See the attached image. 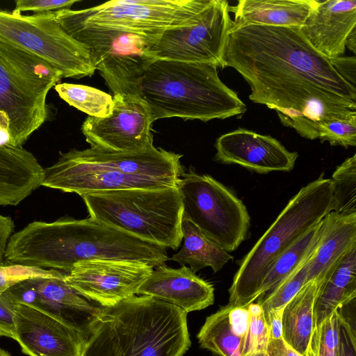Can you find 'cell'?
Wrapping results in <instances>:
<instances>
[{
  "instance_id": "cell-33",
  "label": "cell",
  "mask_w": 356,
  "mask_h": 356,
  "mask_svg": "<svg viewBox=\"0 0 356 356\" xmlns=\"http://www.w3.org/2000/svg\"><path fill=\"white\" fill-rule=\"evenodd\" d=\"M311 256L273 290L257 299L264 314L271 309L284 308L307 284Z\"/></svg>"
},
{
  "instance_id": "cell-14",
  "label": "cell",
  "mask_w": 356,
  "mask_h": 356,
  "mask_svg": "<svg viewBox=\"0 0 356 356\" xmlns=\"http://www.w3.org/2000/svg\"><path fill=\"white\" fill-rule=\"evenodd\" d=\"M111 115L88 116L81 131L90 147L112 152H131L153 145L149 108L138 96L114 95Z\"/></svg>"
},
{
  "instance_id": "cell-13",
  "label": "cell",
  "mask_w": 356,
  "mask_h": 356,
  "mask_svg": "<svg viewBox=\"0 0 356 356\" xmlns=\"http://www.w3.org/2000/svg\"><path fill=\"white\" fill-rule=\"evenodd\" d=\"M66 273L54 277L26 279L6 291L15 302L56 319L79 333L86 341L104 307L92 304L67 284Z\"/></svg>"
},
{
  "instance_id": "cell-28",
  "label": "cell",
  "mask_w": 356,
  "mask_h": 356,
  "mask_svg": "<svg viewBox=\"0 0 356 356\" xmlns=\"http://www.w3.org/2000/svg\"><path fill=\"white\" fill-rule=\"evenodd\" d=\"M321 226V221L301 235L276 259L263 281L258 298L273 290L312 254Z\"/></svg>"
},
{
  "instance_id": "cell-40",
  "label": "cell",
  "mask_w": 356,
  "mask_h": 356,
  "mask_svg": "<svg viewBox=\"0 0 356 356\" xmlns=\"http://www.w3.org/2000/svg\"><path fill=\"white\" fill-rule=\"evenodd\" d=\"M330 60L337 72L344 79L355 86V56H339Z\"/></svg>"
},
{
  "instance_id": "cell-25",
  "label": "cell",
  "mask_w": 356,
  "mask_h": 356,
  "mask_svg": "<svg viewBox=\"0 0 356 356\" xmlns=\"http://www.w3.org/2000/svg\"><path fill=\"white\" fill-rule=\"evenodd\" d=\"M355 298L356 243L338 260L320 283L314 305V328L337 309Z\"/></svg>"
},
{
  "instance_id": "cell-11",
  "label": "cell",
  "mask_w": 356,
  "mask_h": 356,
  "mask_svg": "<svg viewBox=\"0 0 356 356\" xmlns=\"http://www.w3.org/2000/svg\"><path fill=\"white\" fill-rule=\"evenodd\" d=\"M61 27L88 48L95 70L114 95L137 96L138 84L154 60L149 53L154 35L92 25Z\"/></svg>"
},
{
  "instance_id": "cell-7",
  "label": "cell",
  "mask_w": 356,
  "mask_h": 356,
  "mask_svg": "<svg viewBox=\"0 0 356 356\" xmlns=\"http://www.w3.org/2000/svg\"><path fill=\"white\" fill-rule=\"evenodd\" d=\"M62 78L42 59L0 41V111L9 118L12 146L22 147L49 120L47 95Z\"/></svg>"
},
{
  "instance_id": "cell-6",
  "label": "cell",
  "mask_w": 356,
  "mask_h": 356,
  "mask_svg": "<svg viewBox=\"0 0 356 356\" xmlns=\"http://www.w3.org/2000/svg\"><path fill=\"white\" fill-rule=\"evenodd\" d=\"M89 218L163 248L182 240L183 200L177 187L133 188L81 195Z\"/></svg>"
},
{
  "instance_id": "cell-35",
  "label": "cell",
  "mask_w": 356,
  "mask_h": 356,
  "mask_svg": "<svg viewBox=\"0 0 356 356\" xmlns=\"http://www.w3.org/2000/svg\"><path fill=\"white\" fill-rule=\"evenodd\" d=\"M321 143L347 148L356 145V116L333 119L320 124L318 138Z\"/></svg>"
},
{
  "instance_id": "cell-9",
  "label": "cell",
  "mask_w": 356,
  "mask_h": 356,
  "mask_svg": "<svg viewBox=\"0 0 356 356\" xmlns=\"http://www.w3.org/2000/svg\"><path fill=\"white\" fill-rule=\"evenodd\" d=\"M177 188L183 200V217L227 252L246 238L250 217L243 202L222 184L191 166L181 173Z\"/></svg>"
},
{
  "instance_id": "cell-12",
  "label": "cell",
  "mask_w": 356,
  "mask_h": 356,
  "mask_svg": "<svg viewBox=\"0 0 356 356\" xmlns=\"http://www.w3.org/2000/svg\"><path fill=\"white\" fill-rule=\"evenodd\" d=\"M226 0H211L193 23L170 28L149 40L154 60L212 63L222 67L223 52L232 20Z\"/></svg>"
},
{
  "instance_id": "cell-3",
  "label": "cell",
  "mask_w": 356,
  "mask_h": 356,
  "mask_svg": "<svg viewBox=\"0 0 356 356\" xmlns=\"http://www.w3.org/2000/svg\"><path fill=\"white\" fill-rule=\"evenodd\" d=\"M191 344L186 312L134 296L103 309L81 356H183Z\"/></svg>"
},
{
  "instance_id": "cell-22",
  "label": "cell",
  "mask_w": 356,
  "mask_h": 356,
  "mask_svg": "<svg viewBox=\"0 0 356 356\" xmlns=\"http://www.w3.org/2000/svg\"><path fill=\"white\" fill-rule=\"evenodd\" d=\"M44 168L23 148L0 147V205L16 206L42 185Z\"/></svg>"
},
{
  "instance_id": "cell-34",
  "label": "cell",
  "mask_w": 356,
  "mask_h": 356,
  "mask_svg": "<svg viewBox=\"0 0 356 356\" xmlns=\"http://www.w3.org/2000/svg\"><path fill=\"white\" fill-rule=\"evenodd\" d=\"M341 316L337 309L313 329L307 356H336Z\"/></svg>"
},
{
  "instance_id": "cell-21",
  "label": "cell",
  "mask_w": 356,
  "mask_h": 356,
  "mask_svg": "<svg viewBox=\"0 0 356 356\" xmlns=\"http://www.w3.org/2000/svg\"><path fill=\"white\" fill-rule=\"evenodd\" d=\"M356 29V0L319 1L300 32L311 45L329 59L341 56L346 41Z\"/></svg>"
},
{
  "instance_id": "cell-31",
  "label": "cell",
  "mask_w": 356,
  "mask_h": 356,
  "mask_svg": "<svg viewBox=\"0 0 356 356\" xmlns=\"http://www.w3.org/2000/svg\"><path fill=\"white\" fill-rule=\"evenodd\" d=\"M332 211L356 214V154L346 159L332 174Z\"/></svg>"
},
{
  "instance_id": "cell-8",
  "label": "cell",
  "mask_w": 356,
  "mask_h": 356,
  "mask_svg": "<svg viewBox=\"0 0 356 356\" xmlns=\"http://www.w3.org/2000/svg\"><path fill=\"white\" fill-rule=\"evenodd\" d=\"M211 0H117L53 12L63 26H98L152 36L195 22Z\"/></svg>"
},
{
  "instance_id": "cell-4",
  "label": "cell",
  "mask_w": 356,
  "mask_h": 356,
  "mask_svg": "<svg viewBox=\"0 0 356 356\" xmlns=\"http://www.w3.org/2000/svg\"><path fill=\"white\" fill-rule=\"evenodd\" d=\"M212 63L157 59L147 67L137 87V96L156 120L226 119L241 116L246 105L220 80Z\"/></svg>"
},
{
  "instance_id": "cell-41",
  "label": "cell",
  "mask_w": 356,
  "mask_h": 356,
  "mask_svg": "<svg viewBox=\"0 0 356 356\" xmlns=\"http://www.w3.org/2000/svg\"><path fill=\"white\" fill-rule=\"evenodd\" d=\"M284 308L271 309L264 314L268 330L269 340L282 337V315Z\"/></svg>"
},
{
  "instance_id": "cell-42",
  "label": "cell",
  "mask_w": 356,
  "mask_h": 356,
  "mask_svg": "<svg viewBox=\"0 0 356 356\" xmlns=\"http://www.w3.org/2000/svg\"><path fill=\"white\" fill-rule=\"evenodd\" d=\"M15 224L9 216L0 214V266L3 265L8 242L14 231Z\"/></svg>"
},
{
  "instance_id": "cell-23",
  "label": "cell",
  "mask_w": 356,
  "mask_h": 356,
  "mask_svg": "<svg viewBox=\"0 0 356 356\" xmlns=\"http://www.w3.org/2000/svg\"><path fill=\"white\" fill-rule=\"evenodd\" d=\"M356 243V214L328 213L321 220L316 246L309 259L307 283H321L338 260Z\"/></svg>"
},
{
  "instance_id": "cell-5",
  "label": "cell",
  "mask_w": 356,
  "mask_h": 356,
  "mask_svg": "<svg viewBox=\"0 0 356 356\" xmlns=\"http://www.w3.org/2000/svg\"><path fill=\"white\" fill-rule=\"evenodd\" d=\"M332 211L330 179L323 174L302 187L242 259L229 289L232 307H247L258 298L273 263L296 240Z\"/></svg>"
},
{
  "instance_id": "cell-39",
  "label": "cell",
  "mask_w": 356,
  "mask_h": 356,
  "mask_svg": "<svg viewBox=\"0 0 356 356\" xmlns=\"http://www.w3.org/2000/svg\"><path fill=\"white\" fill-rule=\"evenodd\" d=\"M336 356H356L355 326L352 325L341 316Z\"/></svg>"
},
{
  "instance_id": "cell-27",
  "label": "cell",
  "mask_w": 356,
  "mask_h": 356,
  "mask_svg": "<svg viewBox=\"0 0 356 356\" xmlns=\"http://www.w3.org/2000/svg\"><path fill=\"white\" fill-rule=\"evenodd\" d=\"M184 244L180 251L170 259L182 266L188 265L194 273L211 267L214 273L220 270L233 257L207 238L192 222L182 217Z\"/></svg>"
},
{
  "instance_id": "cell-2",
  "label": "cell",
  "mask_w": 356,
  "mask_h": 356,
  "mask_svg": "<svg viewBox=\"0 0 356 356\" xmlns=\"http://www.w3.org/2000/svg\"><path fill=\"white\" fill-rule=\"evenodd\" d=\"M8 264L69 273L90 260L141 261L153 268L169 259L165 248L90 218L34 221L12 234L4 255Z\"/></svg>"
},
{
  "instance_id": "cell-37",
  "label": "cell",
  "mask_w": 356,
  "mask_h": 356,
  "mask_svg": "<svg viewBox=\"0 0 356 356\" xmlns=\"http://www.w3.org/2000/svg\"><path fill=\"white\" fill-rule=\"evenodd\" d=\"M79 0H17L13 9L15 11L33 12L42 14L55 12L63 9H70L72 5Z\"/></svg>"
},
{
  "instance_id": "cell-45",
  "label": "cell",
  "mask_w": 356,
  "mask_h": 356,
  "mask_svg": "<svg viewBox=\"0 0 356 356\" xmlns=\"http://www.w3.org/2000/svg\"><path fill=\"white\" fill-rule=\"evenodd\" d=\"M355 54L356 50V29H354L349 34L346 41V47Z\"/></svg>"
},
{
  "instance_id": "cell-44",
  "label": "cell",
  "mask_w": 356,
  "mask_h": 356,
  "mask_svg": "<svg viewBox=\"0 0 356 356\" xmlns=\"http://www.w3.org/2000/svg\"><path fill=\"white\" fill-rule=\"evenodd\" d=\"M11 143L9 118L5 112L0 111V147L11 145Z\"/></svg>"
},
{
  "instance_id": "cell-30",
  "label": "cell",
  "mask_w": 356,
  "mask_h": 356,
  "mask_svg": "<svg viewBox=\"0 0 356 356\" xmlns=\"http://www.w3.org/2000/svg\"><path fill=\"white\" fill-rule=\"evenodd\" d=\"M54 89L69 105L88 116L102 118L112 113L113 97L99 89L69 83H57Z\"/></svg>"
},
{
  "instance_id": "cell-24",
  "label": "cell",
  "mask_w": 356,
  "mask_h": 356,
  "mask_svg": "<svg viewBox=\"0 0 356 356\" xmlns=\"http://www.w3.org/2000/svg\"><path fill=\"white\" fill-rule=\"evenodd\" d=\"M314 0H239L229 12L234 13L232 27L249 24L302 27L317 6Z\"/></svg>"
},
{
  "instance_id": "cell-16",
  "label": "cell",
  "mask_w": 356,
  "mask_h": 356,
  "mask_svg": "<svg viewBox=\"0 0 356 356\" xmlns=\"http://www.w3.org/2000/svg\"><path fill=\"white\" fill-rule=\"evenodd\" d=\"M177 181L167 178L86 166L70 160L60 153L54 164L44 168L41 186L81 196L125 189L177 187Z\"/></svg>"
},
{
  "instance_id": "cell-18",
  "label": "cell",
  "mask_w": 356,
  "mask_h": 356,
  "mask_svg": "<svg viewBox=\"0 0 356 356\" xmlns=\"http://www.w3.org/2000/svg\"><path fill=\"white\" fill-rule=\"evenodd\" d=\"M13 339L29 356H81L86 340L50 316L17 303Z\"/></svg>"
},
{
  "instance_id": "cell-38",
  "label": "cell",
  "mask_w": 356,
  "mask_h": 356,
  "mask_svg": "<svg viewBox=\"0 0 356 356\" xmlns=\"http://www.w3.org/2000/svg\"><path fill=\"white\" fill-rule=\"evenodd\" d=\"M17 303L6 291L0 292V337L13 339Z\"/></svg>"
},
{
  "instance_id": "cell-19",
  "label": "cell",
  "mask_w": 356,
  "mask_h": 356,
  "mask_svg": "<svg viewBox=\"0 0 356 356\" xmlns=\"http://www.w3.org/2000/svg\"><path fill=\"white\" fill-rule=\"evenodd\" d=\"M63 154L70 160L89 167L177 181L184 170L181 163L182 154L155 147L154 145L131 152H112L90 147L83 150L72 149Z\"/></svg>"
},
{
  "instance_id": "cell-36",
  "label": "cell",
  "mask_w": 356,
  "mask_h": 356,
  "mask_svg": "<svg viewBox=\"0 0 356 356\" xmlns=\"http://www.w3.org/2000/svg\"><path fill=\"white\" fill-rule=\"evenodd\" d=\"M64 273L56 270L4 264L0 266V292H3L14 284L26 279L58 277Z\"/></svg>"
},
{
  "instance_id": "cell-43",
  "label": "cell",
  "mask_w": 356,
  "mask_h": 356,
  "mask_svg": "<svg viewBox=\"0 0 356 356\" xmlns=\"http://www.w3.org/2000/svg\"><path fill=\"white\" fill-rule=\"evenodd\" d=\"M268 352L269 356H302L289 346L282 337L270 339Z\"/></svg>"
},
{
  "instance_id": "cell-17",
  "label": "cell",
  "mask_w": 356,
  "mask_h": 356,
  "mask_svg": "<svg viewBox=\"0 0 356 356\" xmlns=\"http://www.w3.org/2000/svg\"><path fill=\"white\" fill-rule=\"evenodd\" d=\"M214 160L224 164H237L259 173L289 172L298 157L277 139L239 128L217 138Z\"/></svg>"
},
{
  "instance_id": "cell-1",
  "label": "cell",
  "mask_w": 356,
  "mask_h": 356,
  "mask_svg": "<svg viewBox=\"0 0 356 356\" xmlns=\"http://www.w3.org/2000/svg\"><path fill=\"white\" fill-rule=\"evenodd\" d=\"M225 67L247 81L252 102L275 110L284 126L305 138H318L322 122L356 116V87L299 27H232L223 52Z\"/></svg>"
},
{
  "instance_id": "cell-32",
  "label": "cell",
  "mask_w": 356,
  "mask_h": 356,
  "mask_svg": "<svg viewBox=\"0 0 356 356\" xmlns=\"http://www.w3.org/2000/svg\"><path fill=\"white\" fill-rule=\"evenodd\" d=\"M247 307L248 324L241 343V355L269 356V334L264 310L257 302H252Z\"/></svg>"
},
{
  "instance_id": "cell-29",
  "label": "cell",
  "mask_w": 356,
  "mask_h": 356,
  "mask_svg": "<svg viewBox=\"0 0 356 356\" xmlns=\"http://www.w3.org/2000/svg\"><path fill=\"white\" fill-rule=\"evenodd\" d=\"M230 308L227 304L207 316L197 336L202 348L218 356H241L243 337L235 332L230 323Z\"/></svg>"
},
{
  "instance_id": "cell-26",
  "label": "cell",
  "mask_w": 356,
  "mask_h": 356,
  "mask_svg": "<svg viewBox=\"0 0 356 356\" xmlns=\"http://www.w3.org/2000/svg\"><path fill=\"white\" fill-rule=\"evenodd\" d=\"M320 283L307 282L285 305L282 315V338L293 350L307 356L314 329L313 312Z\"/></svg>"
},
{
  "instance_id": "cell-20",
  "label": "cell",
  "mask_w": 356,
  "mask_h": 356,
  "mask_svg": "<svg viewBox=\"0 0 356 356\" xmlns=\"http://www.w3.org/2000/svg\"><path fill=\"white\" fill-rule=\"evenodd\" d=\"M147 296L172 304L187 314L208 307L214 302L213 285L195 275L188 267H156L138 290Z\"/></svg>"
},
{
  "instance_id": "cell-15",
  "label": "cell",
  "mask_w": 356,
  "mask_h": 356,
  "mask_svg": "<svg viewBox=\"0 0 356 356\" xmlns=\"http://www.w3.org/2000/svg\"><path fill=\"white\" fill-rule=\"evenodd\" d=\"M153 268L147 263L136 261H85L66 273L65 280L81 296L104 308L137 294Z\"/></svg>"
},
{
  "instance_id": "cell-10",
  "label": "cell",
  "mask_w": 356,
  "mask_h": 356,
  "mask_svg": "<svg viewBox=\"0 0 356 356\" xmlns=\"http://www.w3.org/2000/svg\"><path fill=\"white\" fill-rule=\"evenodd\" d=\"M0 41L42 59L63 78L90 76L96 70L88 48L65 31L53 12L23 15L0 8Z\"/></svg>"
}]
</instances>
